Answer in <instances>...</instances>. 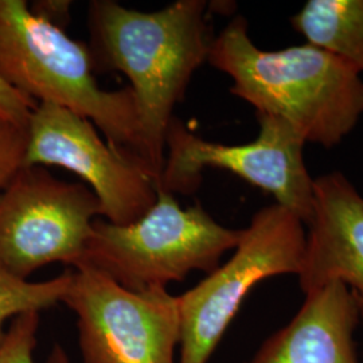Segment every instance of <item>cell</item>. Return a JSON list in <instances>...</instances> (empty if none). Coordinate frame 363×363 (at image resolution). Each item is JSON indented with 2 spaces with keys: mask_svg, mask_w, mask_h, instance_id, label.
<instances>
[{
  "mask_svg": "<svg viewBox=\"0 0 363 363\" xmlns=\"http://www.w3.org/2000/svg\"><path fill=\"white\" fill-rule=\"evenodd\" d=\"M298 274L304 295L330 283L347 286L363 319V195L339 171L313 178L311 218Z\"/></svg>",
  "mask_w": 363,
  "mask_h": 363,
  "instance_id": "cell-10",
  "label": "cell"
},
{
  "mask_svg": "<svg viewBox=\"0 0 363 363\" xmlns=\"http://www.w3.org/2000/svg\"><path fill=\"white\" fill-rule=\"evenodd\" d=\"M241 233L242 229L222 226L201 203L182 208L174 195L157 189L155 206L135 223L94 220L78 268L104 273L135 292L166 288L194 271L217 269Z\"/></svg>",
  "mask_w": 363,
  "mask_h": 363,
  "instance_id": "cell-4",
  "label": "cell"
},
{
  "mask_svg": "<svg viewBox=\"0 0 363 363\" xmlns=\"http://www.w3.org/2000/svg\"><path fill=\"white\" fill-rule=\"evenodd\" d=\"M208 62L233 79L232 94L256 113L283 118L306 143L331 150L362 118V74L307 42L262 50L241 15L214 38Z\"/></svg>",
  "mask_w": 363,
  "mask_h": 363,
  "instance_id": "cell-1",
  "label": "cell"
},
{
  "mask_svg": "<svg viewBox=\"0 0 363 363\" xmlns=\"http://www.w3.org/2000/svg\"><path fill=\"white\" fill-rule=\"evenodd\" d=\"M25 166H58L88 182L101 216L130 225L155 206L157 189L142 164L105 143L93 123L58 105L42 103L27 124Z\"/></svg>",
  "mask_w": 363,
  "mask_h": 363,
  "instance_id": "cell-9",
  "label": "cell"
},
{
  "mask_svg": "<svg viewBox=\"0 0 363 363\" xmlns=\"http://www.w3.org/2000/svg\"><path fill=\"white\" fill-rule=\"evenodd\" d=\"M46 363H70V361H69V358H67V354H66L65 350H64V347L57 343V345L52 347L50 355L48 357Z\"/></svg>",
  "mask_w": 363,
  "mask_h": 363,
  "instance_id": "cell-17",
  "label": "cell"
},
{
  "mask_svg": "<svg viewBox=\"0 0 363 363\" xmlns=\"http://www.w3.org/2000/svg\"><path fill=\"white\" fill-rule=\"evenodd\" d=\"M62 303L77 316L84 363H177L181 313L167 288L135 292L81 267Z\"/></svg>",
  "mask_w": 363,
  "mask_h": 363,
  "instance_id": "cell-8",
  "label": "cell"
},
{
  "mask_svg": "<svg viewBox=\"0 0 363 363\" xmlns=\"http://www.w3.org/2000/svg\"><path fill=\"white\" fill-rule=\"evenodd\" d=\"M306 238L304 222L286 208L273 203L255 213L232 257L178 296V363H208L255 286L276 276H298Z\"/></svg>",
  "mask_w": 363,
  "mask_h": 363,
  "instance_id": "cell-5",
  "label": "cell"
},
{
  "mask_svg": "<svg viewBox=\"0 0 363 363\" xmlns=\"http://www.w3.org/2000/svg\"><path fill=\"white\" fill-rule=\"evenodd\" d=\"M26 145V130L0 116V190L25 166Z\"/></svg>",
  "mask_w": 363,
  "mask_h": 363,
  "instance_id": "cell-15",
  "label": "cell"
},
{
  "mask_svg": "<svg viewBox=\"0 0 363 363\" xmlns=\"http://www.w3.org/2000/svg\"><path fill=\"white\" fill-rule=\"evenodd\" d=\"M256 140L245 144L208 142L172 117L166 133L164 166L156 187L174 195L193 194L206 169H226L296 214L307 226L311 218L313 178L304 162V139L280 117L256 113Z\"/></svg>",
  "mask_w": 363,
  "mask_h": 363,
  "instance_id": "cell-6",
  "label": "cell"
},
{
  "mask_svg": "<svg viewBox=\"0 0 363 363\" xmlns=\"http://www.w3.org/2000/svg\"><path fill=\"white\" fill-rule=\"evenodd\" d=\"M38 103L11 88L0 77V116L27 130L28 120Z\"/></svg>",
  "mask_w": 363,
  "mask_h": 363,
  "instance_id": "cell-16",
  "label": "cell"
},
{
  "mask_svg": "<svg viewBox=\"0 0 363 363\" xmlns=\"http://www.w3.org/2000/svg\"><path fill=\"white\" fill-rule=\"evenodd\" d=\"M361 320L354 294L330 283L306 295L295 316L245 363H362L355 342Z\"/></svg>",
  "mask_w": 363,
  "mask_h": 363,
  "instance_id": "cell-11",
  "label": "cell"
},
{
  "mask_svg": "<svg viewBox=\"0 0 363 363\" xmlns=\"http://www.w3.org/2000/svg\"><path fill=\"white\" fill-rule=\"evenodd\" d=\"M91 52L23 0H0V77L35 103L88 118L106 143L142 164L156 181L138 101L130 86L104 91ZM156 184V183H155Z\"/></svg>",
  "mask_w": 363,
  "mask_h": 363,
  "instance_id": "cell-3",
  "label": "cell"
},
{
  "mask_svg": "<svg viewBox=\"0 0 363 363\" xmlns=\"http://www.w3.org/2000/svg\"><path fill=\"white\" fill-rule=\"evenodd\" d=\"M208 9L205 0H178L156 13L130 10L113 0H94L89 7L94 64L130 79L156 181L164 166L174 106L208 61L216 38Z\"/></svg>",
  "mask_w": 363,
  "mask_h": 363,
  "instance_id": "cell-2",
  "label": "cell"
},
{
  "mask_svg": "<svg viewBox=\"0 0 363 363\" xmlns=\"http://www.w3.org/2000/svg\"><path fill=\"white\" fill-rule=\"evenodd\" d=\"M289 23L307 43L363 74V0H308Z\"/></svg>",
  "mask_w": 363,
  "mask_h": 363,
  "instance_id": "cell-12",
  "label": "cell"
},
{
  "mask_svg": "<svg viewBox=\"0 0 363 363\" xmlns=\"http://www.w3.org/2000/svg\"><path fill=\"white\" fill-rule=\"evenodd\" d=\"M73 271H66L52 280L31 283L0 269V345L4 340L7 320L26 313L49 310L64 298L72 286Z\"/></svg>",
  "mask_w": 363,
  "mask_h": 363,
  "instance_id": "cell-13",
  "label": "cell"
},
{
  "mask_svg": "<svg viewBox=\"0 0 363 363\" xmlns=\"http://www.w3.org/2000/svg\"><path fill=\"white\" fill-rule=\"evenodd\" d=\"M38 328L39 312H26L13 318L0 345V363H34Z\"/></svg>",
  "mask_w": 363,
  "mask_h": 363,
  "instance_id": "cell-14",
  "label": "cell"
},
{
  "mask_svg": "<svg viewBox=\"0 0 363 363\" xmlns=\"http://www.w3.org/2000/svg\"><path fill=\"white\" fill-rule=\"evenodd\" d=\"M96 216L100 202L85 184L23 166L0 190V269L22 280L52 262L76 269Z\"/></svg>",
  "mask_w": 363,
  "mask_h": 363,
  "instance_id": "cell-7",
  "label": "cell"
}]
</instances>
